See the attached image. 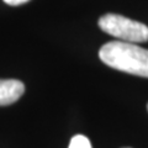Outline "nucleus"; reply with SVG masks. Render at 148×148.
I'll return each instance as SVG.
<instances>
[{
  "label": "nucleus",
  "instance_id": "1",
  "mask_svg": "<svg viewBox=\"0 0 148 148\" xmlns=\"http://www.w3.org/2000/svg\"><path fill=\"white\" fill-rule=\"evenodd\" d=\"M99 57L106 66L133 75L148 78V49L136 43L112 41L99 51Z\"/></svg>",
  "mask_w": 148,
  "mask_h": 148
},
{
  "label": "nucleus",
  "instance_id": "2",
  "mask_svg": "<svg viewBox=\"0 0 148 148\" xmlns=\"http://www.w3.org/2000/svg\"><path fill=\"white\" fill-rule=\"evenodd\" d=\"M99 27L104 32L130 43L148 41V27L119 14H106L99 18Z\"/></svg>",
  "mask_w": 148,
  "mask_h": 148
},
{
  "label": "nucleus",
  "instance_id": "6",
  "mask_svg": "<svg viewBox=\"0 0 148 148\" xmlns=\"http://www.w3.org/2000/svg\"><path fill=\"white\" fill-rule=\"evenodd\" d=\"M123 148H131V147H123Z\"/></svg>",
  "mask_w": 148,
  "mask_h": 148
},
{
  "label": "nucleus",
  "instance_id": "5",
  "mask_svg": "<svg viewBox=\"0 0 148 148\" xmlns=\"http://www.w3.org/2000/svg\"><path fill=\"white\" fill-rule=\"evenodd\" d=\"M4 3H6L8 5H11V6H17V5H21V4H25L30 0H3Z\"/></svg>",
  "mask_w": 148,
  "mask_h": 148
},
{
  "label": "nucleus",
  "instance_id": "4",
  "mask_svg": "<svg viewBox=\"0 0 148 148\" xmlns=\"http://www.w3.org/2000/svg\"><path fill=\"white\" fill-rule=\"evenodd\" d=\"M68 148H92L89 138L84 135H75L72 137Z\"/></svg>",
  "mask_w": 148,
  "mask_h": 148
},
{
  "label": "nucleus",
  "instance_id": "7",
  "mask_svg": "<svg viewBox=\"0 0 148 148\" xmlns=\"http://www.w3.org/2000/svg\"><path fill=\"white\" fill-rule=\"evenodd\" d=\"M147 110H148V105H147Z\"/></svg>",
  "mask_w": 148,
  "mask_h": 148
},
{
  "label": "nucleus",
  "instance_id": "3",
  "mask_svg": "<svg viewBox=\"0 0 148 148\" xmlns=\"http://www.w3.org/2000/svg\"><path fill=\"white\" fill-rule=\"evenodd\" d=\"M25 91L24 83L16 79H0V106L16 103Z\"/></svg>",
  "mask_w": 148,
  "mask_h": 148
}]
</instances>
